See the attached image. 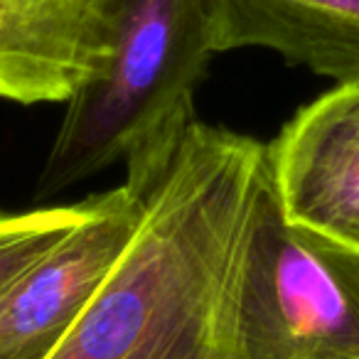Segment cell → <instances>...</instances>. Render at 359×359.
Instances as JSON below:
<instances>
[{"mask_svg": "<svg viewBox=\"0 0 359 359\" xmlns=\"http://www.w3.org/2000/svg\"><path fill=\"white\" fill-rule=\"evenodd\" d=\"M106 32L101 72L67 104L37 195L50 197L114 163L143 195L195 123V89L219 55L212 0H94Z\"/></svg>", "mask_w": 359, "mask_h": 359, "instance_id": "obj_2", "label": "cell"}, {"mask_svg": "<svg viewBox=\"0 0 359 359\" xmlns=\"http://www.w3.org/2000/svg\"><path fill=\"white\" fill-rule=\"evenodd\" d=\"M106 52L94 0H0V99L69 104Z\"/></svg>", "mask_w": 359, "mask_h": 359, "instance_id": "obj_6", "label": "cell"}, {"mask_svg": "<svg viewBox=\"0 0 359 359\" xmlns=\"http://www.w3.org/2000/svg\"><path fill=\"white\" fill-rule=\"evenodd\" d=\"M219 55L259 47L337 84L359 79V0H212Z\"/></svg>", "mask_w": 359, "mask_h": 359, "instance_id": "obj_7", "label": "cell"}, {"mask_svg": "<svg viewBox=\"0 0 359 359\" xmlns=\"http://www.w3.org/2000/svg\"><path fill=\"white\" fill-rule=\"evenodd\" d=\"M254 359H359V251L288 219L269 155L236 276Z\"/></svg>", "mask_w": 359, "mask_h": 359, "instance_id": "obj_3", "label": "cell"}, {"mask_svg": "<svg viewBox=\"0 0 359 359\" xmlns=\"http://www.w3.org/2000/svg\"><path fill=\"white\" fill-rule=\"evenodd\" d=\"M269 145L195 123L106 283L50 359H254L236 300Z\"/></svg>", "mask_w": 359, "mask_h": 359, "instance_id": "obj_1", "label": "cell"}, {"mask_svg": "<svg viewBox=\"0 0 359 359\" xmlns=\"http://www.w3.org/2000/svg\"><path fill=\"white\" fill-rule=\"evenodd\" d=\"M94 195L72 205L0 212V293L86 219Z\"/></svg>", "mask_w": 359, "mask_h": 359, "instance_id": "obj_8", "label": "cell"}, {"mask_svg": "<svg viewBox=\"0 0 359 359\" xmlns=\"http://www.w3.org/2000/svg\"><path fill=\"white\" fill-rule=\"evenodd\" d=\"M130 187L94 195L86 219L0 293V359H50L126 254L143 219Z\"/></svg>", "mask_w": 359, "mask_h": 359, "instance_id": "obj_4", "label": "cell"}, {"mask_svg": "<svg viewBox=\"0 0 359 359\" xmlns=\"http://www.w3.org/2000/svg\"><path fill=\"white\" fill-rule=\"evenodd\" d=\"M266 145L288 219L359 251V79L303 106Z\"/></svg>", "mask_w": 359, "mask_h": 359, "instance_id": "obj_5", "label": "cell"}]
</instances>
